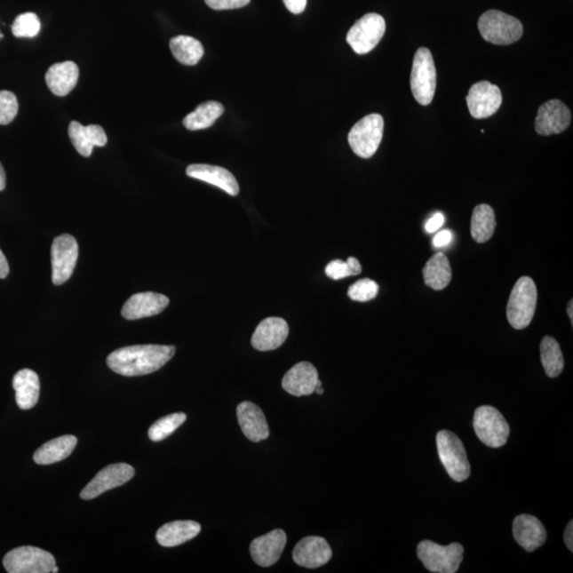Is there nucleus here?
<instances>
[{
  "label": "nucleus",
  "mask_w": 573,
  "mask_h": 573,
  "mask_svg": "<svg viewBox=\"0 0 573 573\" xmlns=\"http://www.w3.org/2000/svg\"><path fill=\"white\" fill-rule=\"evenodd\" d=\"M4 188H5V172L2 163H0V191H3Z\"/></svg>",
  "instance_id": "nucleus-44"
},
{
  "label": "nucleus",
  "mask_w": 573,
  "mask_h": 573,
  "mask_svg": "<svg viewBox=\"0 0 573 573\" xmlns=\"http://www.w3.org/2000/svg\"><path fill=\"white\" fill-rule=\"evenodd\" d=\"M439 457L446 472L456 482L466 481L471 476L466 447L458 436L449 430H442L436 435Z\"/></svg>",
  "instance_id": "nucleus-4"
},
{
  "label": "nucleus",
  "mask_w": 573,
  "mask_h": 573,
  "mask_svg": "<svg viewBox=\"0 0 573 573\" xmlns=\"http://www.w3.org/2000/svg\"><path fill=\"white\" fill-rule=\"evenodd\" d=\"M9 275V264L7 259L3 253V251L0 250V280L7 277Z\"/></svg>",
  "instance_id": "nucleus-43"
},
{
  "label": "nucleus",
  "mask_w": 573,
  "mask_h": 573,
  "mask_svg": "<svg viewBox=\"0 0 573 573\" xmlns=\"http://www.w3.org/2000/svg\"><path fill=\"white\" fill-rule=\"evenodd\" d=\"M289 326L282 318H267L261 321L252 336V346L260 352L275 351L287 340Z\"/></svg>",
  "instance_id": "nucleus-18"
},
{
  "label": "nucleus",
  "mask_w": 573,
  "mask_h": 573,
  "mask_svg": "<svg viewBox=\"0 0 573 573\" xmlns=\"http://www.w3.org/2000/svg\"><path fill=\"white\" fill-rule=\"evenodd\" d=\"M176 347L168 346H134L117 349L107 359L113 372L128 378L156 372L171 362Z\"/></svg>",
  "instance_id": "nucleus-1"
},
{
  "label": "nucleus",
  "mask_w": 573,
  "mask_h": 573,
  "mask_svg": "<svg viewBox=\"0 0 573 573\" xmlns=\"http://www.w3.org/2000/svg\"><path fill=\"white\" fill-rule=\"evenodd\" d=\"M13 387L16 402L21 410H29L36 405L40 397V378L35 370L25 369L16 373Z\"/></svg>",
  "instance_id": "nucleus-25"
},
{
  "label": "nucleus",
  "mask_w": 573,
  "mask_h": 573,
  "mask_svg": "<svg viewBox=\"0 0 573 573\" xmlns=\"http://www.w3.org/2000/svg\"><path fill=\"white\" fill-rule=\"evenodd\" d=\"M464 548L458 543L442 545L423 540L418 545V556L425 569L434 573H456L463 561Z\"/></svg>",
  "instance_id": "nucleus-5"
},
{
  "label": "nucleus",
  "mask_w": 573,
  "mask_h": 573,
  "mask_svg": "<svg viewBox=\"0 0 573 573\" xmlns=\"http://www.w3.org/2000/svg\"><path fill=\"white\" fill-rule=\"evenodd\" d=\"M319 380L318 370L309 362H299L283 376V389L293 396L301 397L313 394Z\"/></svg>",
  "instance_id": "nucleus-19"
},
{
  "label": "nucleus",
  "mask_w": 573,
  "mask_h": 573,
  "mask_svg": "<svg viewBox=\"0 0 573 573\" xmlns=\"http://www.w3.org/2000/svg\"><path fill=\"white\" fill-rule=\"evenodd\" d=\"M169 298L161 293L141 292L131 297L123 305L122 314L127 320H139L160 314L168 307Z\"/></svg>",
  "instance_id": "nucleus-17"
},
{
  "label": "nucleus",
  "mask_w": 573,
  "mask_h": 573,
  "mask_svg": "<svg viewBox=\"0 0 573 573\" xmlns=\"http://www.w3.org/2000/svg\"><path fill=\"white\" fill-rule=\"evenodd\" d=\"M315 392L318 393V394L322 395L324 393V390L322 389V386L316 387Z\"/></svg>",
  "instance_id": "nucleus-46"
},
{
  "label": "nucleus",
  "mask_w": 573,
  "mask_h": 573,
  "mask_svg": "<svg viewBox=\"0 0 573 573\" xmlns=\"http://www.w3.org/2000/svg\"><path fill=\"white\" fill-rule=\"evenodd\" d=\"M79 247L76 240L68 234L61 235L53 240L52 245V283L63 285L73 275Z\"/></svg>",
  "instance_id": "nucleus-11"
},
{
  "label": "nucleus",
  "mask_w": 573,
  "mask_h": 573,
  "mask_svg": "<svg viewBox=\"0 0 573 573\" xmlns=\"http://www.w3.org/2000/svg\"><path fill=\"white\" fill-rule=\"evenodd\" d=\"M426 285L434 290H443L451 282L452 273L449 259L444 253H436L423 269Z\"/></svg>",
  "instance_id": "nucleus-28"
},
{
  "label": "nucleus",
  "mask_w": 573,
  "mask_h": 573,
  "mask_svg": "<svg viewBox=\"0 0 573 573\" xmlns=\"http://www.w3.org/2000/svg\"><path fill=\"white\" fill-rule=\"evenodd\" d=\"M287 544V535L281 529L255 538L251 544L250 553L256 564L270 567L281 559Z\"/></svg>",
  "instance_id": "nucleus-16"
},
{
  "label": "nucleus",
  "mask_w": 573,
  "mask_h": 573,
  "mask_svg": "<svg viewBox=\"0 0 573 573\" xmlns=\"http://www.w3.org/2000/svg\"><path fill=\"white\" fill-rule=\"evenodd\" d=\"M474 429L478 439L490 449H500L505 445L510 435V425L492 406H481L474 411Z\"/></svg>",
  "instance_id": "nucleus-7"
},
{
  "label": "nucleus",
  "mask_w": 573,
  "mask_h": 573,
  "mask_svg": "<svg viewBox=\"0 0 573 573\" xmlns=\"http://www.w3.org/2000/svg\"><path fill=\"white\" fill-rule=\"evenodd\" d=\"M286 8L293 14H301L307 5V0H283Z\"/></svg>",
  "instance_id": "nucleus-40"
},
{
  "label": "nucleus",
  "mask_w": 573,
  "mask_h": 573,
  "mask_svg": "<svg viewBox=\"0 0 573 573\" xmlns=\"http://www.w3.org/2000/svg\"><path fill=\"white\" fill-rule=\"evenodd\" d=\"M445 218L441 212H436L434 217H431L427 223H426L425 228L428 233H434L444 225Z\"/></svg>",
  "instance_id": "nucleus-39"
},
{
  "label": "nucleus",
  "mask_w": 573,
  "mask_h": 573,
  "mask_svg": "<svg viewBox=\"0 0 573 573\" xmlns=\"http://www.w3.org/2000/svg\"><path fill=\"white\" fill-rule=\"evenodd\" d=\"M201 532L200 523L178 521L166 523L156 533V540L163 547H176L195 538Z\"/></svg>",
  "instance_id": "nucleus-26"
},
{
  "label": "nucleus",
  "mask_w": 573,
  "mask_h": 573,
  "mask_svg": "<svg viewBox=\"0 0 573 573\" xmlns=\"http://www.w3.org/2000/svg\"><path fill=\"white\" fill-rule=\"evenodd\" d=\"M59 571L58 567L54 566V569H52V572L57 573Z\"/></svg>",
  "instance_id": "nucleus-47"
},
{
  "label": "nucleus",
  "mask_w": 573,
  "mask_h": 573,
  "mask_svg": "<svg viewBox=\"0 0 573 573\" xmlns=\"http://www.w3.org/2000/svg\"><path fill=\"white\" fill-rule=\"evenodd\" d=\"M41 21L35 13H24L15 19L12 34L16 37H35L40 34Z\"/></svg>",
  "instance_id": "nucleus-35"
},
{
  "label": "nucleus",
  "mask_w": 573,
  "mask_h": 573,
  "mask_svg": "<svg viewBox=\"0 0 573 573\" xmlns=\"http://www.w3.org/2000/svg\"><path fill=\"white\" fill-rule=\"evenodd\" d=\"M18 112V98L12 92L0 91V124L12 123Z\"/></svg>",
  "instance_id": "nucleus-37"
},
{
  "label": "nucleus",
  "mask_w": 573,
  "mask_h": 573,
  "mask_svg": "<svg viewBox=\"0 0 573 573\" xmlns=\"http://www.w3.org/2000/svg\"></svg>",
  "instance_id": "nucleus-48"
},
{
  "label": "nucleus",
  "mask_w": 573,
  "mask_h": 573,
  "mask_svg": "<svg viewBox=\"0 0 573 573\" xmlns=\"http://www.w3.org/2000/svg\"><path fill=\"white\" fill-rule=\"evenodd\" d=\"M78 440L74 435H63L60 438L47 442L36 451L34 460L38 466H51V464L63 461L72 455Z\"/></svg>",
  "instance_id": "nucleus-27"
},
{
  "label": "nucleus",
  "mask_w": 573,
  "mask_h": 573,
  "mask_svg": "<svg viewBox=\"0 0 573 573\" xmlns=\"http://www.w3.org/2000/svg\"><path fill=\"white\" fill-rule=\"evenodd\" d=\"M332 551L327 540L320 537H307L299 540L293 550V561L304 569H315L329 563Z\"/></svg>",
  "instance_id": "nucleus-15"
},
{
  "label": "nucleus",
  "mask_w": 573,
  "mask_h": 573,
  "mask_svg": "<svg viewBox=\"0 0 573 573\" xmlns=\"http://www.w3.org/2000/svg\"><path fill=\"white\" fill-rule=\"evenodd\" d=\"M573 521H570L569 525L566 527V530L564 533V540L565 544L567 545V548H569L571 553L573 551Z\"/></svg>",
  "instance_id": "nucleus-42"
},
{
  "label": "nucleus",
  "mask_w": 573,
  "mask_h": 573,
  "mask_svg": "<svg viewBox=\"0 0 573 573\" xmlns=\"http://www.w3.org/2000/svg\"><path fill=\"white\" fill-rule=\"evenodd\" d=\"M513 535L518 545L528 553L542 547L547 539V532L539 520L532 515L517 516L513 522Z\"/></svg>",
  "instance_id": "nucleus-21"
},
{
  "label": "nucleus",
  "mask_w": 573,
  "mask_h": 573,
  "mask_svg": "<svg viewBox=\"0 0 573 573\" xmlns=\"http://www.w3.org/2000/svg\"><path fill=\"white\" fill-rule=\"evenodd\" d=\"M452 240V233L449 229L440 232L434 238V245L435 248L446 247L447 244H450Z\"/></svg>",
  "instance_id": "nucleus-41"
},
{
  "label": "nucleus",
  "mask_w": 573,
  "mask_h": 573,
  "mask_svg": "<svg viewBox=\"0 0 573 573\" xmlns=\"http://www.w3.org/2000/svg\"><path fill=\"white\" fill-rule=\"evenodd\" d=\"M251 0H205L207 5L214 10H231L245 7Z\"/></svg>",
  "instance_id": "nucleus-38"
},
{
  "label": "nucleus",
  "mask_w": 573,
  "mask_h": 573,
  "mask_svg": "<svg viewBox=\"0 0 573 573\" xmlns=\"http://www.w3.org/2000/svg\"><path fill=\"white\" fill-rule=\"evenodd\" d=\"M540 359H542L545 372L550 378H558L563 372V353L554 338L547 336L540 342Z\"/></svg>",
  "instance_id": "nucleus-32"
},
{
  "label": "nucleus",
  "mask_w": 573,
  "mask_h": 573,
  "mask_svg": "<svg viewBox=\"0 0 573 573\" xmlns=\"http://www.w3.org/2000/svg\"><path fill=\"white\" fill-rule=\"evenodd\" d=\"M496 228L495 211L488 204L474 207L472 216L471 233L474 242L484 243L493 237Z\"/></svg>",
  "instance_id": "nucleus-30"
},
{
  "label": "nucleus",
  "mask_w": 573,
  "mask_h": 573,
  "mask_svg": "<svg viewBox=\"0 0 573 573\" xmlns=\"http://www.w3.org/2000/svg\"><path fill=\"white\" fill-rule=\"evenodd\" d=\"M570 123L571 112L569 107L561 100L553 99L538 108L535 130L543 136L560 134L569 127Z\"/></svg>",
  "instance_id": "nucleus-14"
},
{
  "label": "nucleus",
  "mask_w": 573,
  "mask_h": 573,
  "mask_svg": "<svg viewBox=\"0 0 573 573\" xmlns=\"http://www.w3.org/2000/svg\"><path fill=\"white\" fill-rule=\"evenodd\" d=\"M572 308H573V303H572V299H571V301L569 304V307H567V314H569V318L571 320V323H573V321H572L573 320Z\"/></svg>",
  "instance_id": "nucleus-45"
},
{
  "label": "nucleus",
  "mask_w": 573,
  "mask_h": 573,
  "mask_svg": "<svg viewBox=\"0 0 573 573\" xmlns=\"http://www.w3.org/2000/svg\"><path fill=\"white\" fill-rule=\"evenodd\" d=\"M171 49L173 57L184 65L198 64L204 54V48L201 42L187 36L171 38Z\"/></svg>",
  "instance_id": "nucleus-31"
},
{
  "label": "nucleus",
  "mask_w": 573,
  "mask_h": 573,
  "mask_svg": "<svg viewBox=\"0 0 573 573\" xmlns=\"http://www.w3.org/2000/svg\"><path fill=\"white\" fill-rule=\"evenodd\" d=\"M187 417L185 413H173L163 417L153 424L149 429V438L153 442H161L171 435L179 426L185 423Z\"/></svg>",
  "instance_id": "nucleus-33"
},
{
  "label": "nucleus",
  "mask_w": 573,
  "mask_h": 573,
  "mask_svg": "<svg viewBox=\"0 0 573 573\" xmlns=\"http://www.w3.org/2000/svg\"><path fill=\"white\" fill-rule=\"evenodd\" d=\"M466 102L469 113L474 118H488L501 107V91L498 86L489 84V81L478 82L469 90Z\"/></svg>",
  "instance_id": "nucleus-13"
},
{
  "label": "nucleus",
  "mask_w": 573,
  "mask_h": 573,
  "mask_svg": "<svg viewBox=\"0 0 573 573\" xmlns=\"http://www.w3.org/2000/svg\"><path fill=\"white\" fill-rule=\"evenodd\" d=\"M3 563L9 573H51L56 560L45 550L25 545L11 550Z\"/></svg>",
  "instance_id": "nucleus-9"
},
{
  "label": "nucleus",
  "mask_w": 573,
  "mask_h": 573,
  "mask_svg": "<svg viewBox=\"0 0 573 573\" xmlns=\"http://www.w3.org/2000/svg\"><path fill=\"white\" fill-rule=\"evenodd\" d=\"M135 469L125 463L112 464L102 469L80 493L84 500H92L115 488L122 487L134 477Z\"/></svg>",
  "instance_id": "nucleus-12"
},
{
  "label": "nucleus",
  "mask_w": 573,
  "mask_h": 573,
  "mask_svg": "<svg viewBox=\"0 0 573 573\" xmlns=\"http://www.w3.org/2000/svg\"><path fill=\"white\" fill-rule=\"evenodd\" d=\"M187 174L190 178L214 185L233 196L239 194L237 179L226 168L194 163L187 167Z\"/></svg>",
  "instance_id": "nucleus-22"
},
{
  "label": "nucleus",
  "mask_w": 573,
  "mask_h": 573,
  "mask_svg": "<svg viewBox=\"0 0 573 573\" xmlns=\"http://www.w3.org/2000/svg\"><path fill=\"white\" fill-rule=\"evenodd\" d=\"M385 122L379 114H370L354 125L348 134V143L354 155L372 157L378 150L384 136Z\"/></svg>",
  "instance_id": "nucleus-6"
},
{
  "label": "nucleus",
  "mask_w": 573,
  "mask_h": 573,
  "mask_svg": "<svg viewBox=\"0 0 573 573\" xmlns=\"http://www.w3.org/2000/svg\"><path fill=\"white\" fill-rule=\"evenodd\" d=\"M237 418L240 428L250 441L254 443L269 438L270 430L263 411L251 402H243L237 407Z\"/></svg>",
  "instance_id": "nucleus-20"
},
{
  "label": "nucleus",
  "mask_w": 573,
  "mask_h": 573,
  "mask_svg": "<svg viewBox=\"0 0 573 573\" xmlns=\"http://www.w3.org/2000/svg\"><path fill=\"white\" fill-rule=\"evenodd\" d=\"M410 84L419 105H430L435 94L436 69L433 54L427 48H419L414 56Z\"/></svg>",
  "instance_id": "nucleus-8"
},
{
  "label": "nucleus",
  "mask_w": 573,
  "mask_h": 573,
  "mask_svg": "<svg viewBox=\"0 0 573 573\" xmlns=\"http://www.w3.org/2000/svg\"><path fill=\"white\" fill-rule=\"evenodd\" d=\"M478 28L485 41L502 46L520 41L523 34L521 20L497 10L483 13L479 19Z\"/></svg>",
  "instance_id": "nucleus-3"
},
{
  "label": "nucleus",
  "mask_w": 573,
  "mask_h": 573,
  "mask_svg": "<svg viewBox=\"0 0 573 573\" xmlns=\"http://www.w3.org/2000/svg\"><path fill=\"white\" fill-rule=\"evenodd\" d=\"M225 113V107L220 102L207 101L202 103L195 111L184 118V127L189 131H199L211 127L218 118Z\"/></svg>",
  "instance_id": "nucleus-29"
},
{
  "label": "nucleus",
  "mask_w": 573,
  "mask_h": 573,
  "mask_svg": "<svg viewBox=\"0 0 573 573\" xmlns=\"http://www.w3.org/2000/svg\"><path fill=\"white\" fill-rule=\"evenodd\" d=\"M362 272V267L359 260L354 258H348L346 261L340 259L332 260L326 266V275L331 280H342L348 276L359 275Z\"/></svg>",
  "instance_id": "nucleus-34"
},
{
  "label": "nucleus",
  "mask_w": 573,
  "mask_h": 573,
  "mask_svg": "<svg viewBox=\"0 0 573 573\" xmlns=\"http://www.w3.org/2000/svg\"><path fill=\"white\" fill-rule=\"evenodd\" d=\"M46 84L54 95L64 97L72 92L79 79V68L74 62L53 64L47 70Z\"/></svg>",
  "instance_id": "nucleus-24"
},
{
  "label": "nucleus",
  "mask_w": 573,
  "mask_h": 573,
  "mask_svg": "<svg viewBox=\"0 0 573 573\" xmlns=\"http://www.w3.org/2000/svg\"><path fill=\"white\" fill-rule=\"evenodd\" d=\"M537 303V289L531 277L522 276L515 283L506 307L507 321L515 330L530 325Z\"/></svg>",
  "instance_id": "nucleus-2"
},
{
  "label": "nucleus",
  "mask_w": 573,
  "mask_h": 573,
  "mask_svg": "<svg viewBox=\"0 0 573 573\" xmlns=\"http://www.w3.org/2000/svg\"><path fill=\"white\" fill-rule=\"evenodd\" d=\"M385 32V19L378 13H369L354 23L348 31L346 41L354 52L365 54L378 45Z\"/></svg>",
  "instance_id": "nucleus-10"
},
{
  "label": "nucleus",
  "mask_w": 573,
  "mask_h": 573,
  "mask_svg": "<svg viewBox=\"0 0 573 573\" xmlns=\"http://www.w3.org/2000/svg\"><path fill=\"white\" fill-rule=\"evenodd\" d=\"M68 135L79 155L84 157L92 155L94 147H103L107 143V136L100 125L91 124L84 127L79 123L69 124Z\"/></svg>",
  "instance_id": "nucleus-23"
},
{
  "label": "nucleus",
  "mask_w": 573,
  "mask_h": 573,
  "mask_svg": "<svg viewBox=\"0 0 573 573\" xmlns=\"http://www.w3.org/2000/svg\"><path fill=\"white\" fill-rule=\"evenodd\" d=\"M378 291L379 286L378 283L370 280V278H363V280H360L349 287L347 294L353 301L364 303L372 301L378 297Z\"/></svg>",
  "instance_id": "nucleus-36"
}]
</instances>
